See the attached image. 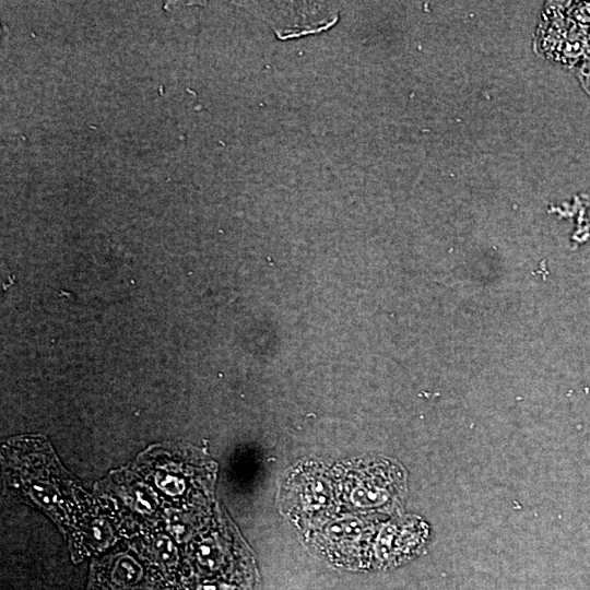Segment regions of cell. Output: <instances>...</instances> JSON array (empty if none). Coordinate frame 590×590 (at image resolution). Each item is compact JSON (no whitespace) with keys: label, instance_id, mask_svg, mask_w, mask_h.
<instances>
[{"label":"cell","instance_id":"6da1fadb","mask_svg":"<svg viewBox=\"0 0 590 590\" xmlns=\"http://www.w3.org/2000/svg\"><path fill=\"white\" fill-rule=\"evenodd\" d=\"M356 485L350 500L361 509L390 512L405 493V473L396 462L388 459L368 461L357 469Z\"/></svg>","mask_w":590,"mask_h":590},{"label":"cell","instance_id":"7a4b0ae2","mask_svg":"<svg viewBox=\"0 0 590 590\" xmlns=\"http://www.w3.org/2000/svg\"><path fill=\"white\" fill-rule=\"evenodd\" d=\"M43 471L42 467L36 473L32 471L20 473L25 495L31 496L56 521H67L73 509V487L75 486L61 472L58 463H54L50 453L46 459L45 472Z\"/></svg>","mask_w":590,"mask_h":590},{"label":"cell","instance_id":"3957f363","mask_svg":"<svg viewBox=\"0 0 590 590\" xmlns=\"http://www.w3.org/2000/svg\"><path fill=\"white\" fill-rule=\"evenodd\" d=\"M88 590H164L163 582L128 553L105 557L93 566Z\"/></svg>","mask_w":590,"mask_h":590},{"label":"cell","instance_id":"277c9868","mask_svg":"<svg viewBox=\"0 0 590 590\" xmlns=\"http://www.w3.org/2000/svg\"><path fill=\"white\" fill-rule=\"evenodd\" d=\"M428 534L427 524L416 517L389 523L376 543L378 565L390 566L409 559L425 545Z\"/></svg>","mask_w":590,"mask_h":590},{"label":"cell","instance_id":"5b68a950","mask_svg":"<svg viewBox=\"0 0 590 590\" xmlns=\"http://www.w3.org/2000/svg\"><path fill=\"white\" fill-rule=\"evenodd\" d=\"M292 502L297 511L314 515L331 504L332 492L329 481L320 471L307 470L293 480Z\"/></svg>","mask_w":590,"mask_h":590},{"label":"cell","instance_id":"8992f818","mask_svg":"<svg viewBox=\"0 0 590 590\" xmlns=\"http://www.w3.org/2000/svg\"><path fill=\"white\" fill-rule=\"evenodd\" d=\"M176 548L165 536H154L146 542V553L151 556L153 562L160 567L170 569L175 566Z\"/></svg>","mask_w":590,"mask_h":590},{"label":"cell","instance_id":"52a82bcc","mask_svg":"<svg viewBox=\"0 0 590 590\" xmlns=\"http://www.w3.org/2000/svg\"><path fill=\"white\" fill-rule=\"evenodd\" d=\"M129 499L134 504V507L143 512H151L156 506L152 505V495L139 487H135L130 492Z\"/></svg>","mask_w":590,"mask_h":590}]
</instances>
